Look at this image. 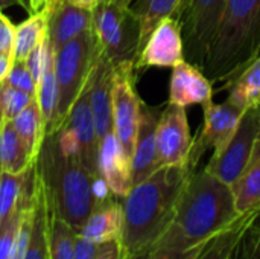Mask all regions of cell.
Wrapping results in <instances>:
<instances>
[{"mask_svg":"<svg viewBox=\"0 0 260 259\" xmlns=\"http://www.w3.org/2000/svg\"><path fill=\"white\" fill-rule=\"evenodd\" d=\"M183 61H186L183 26L178 18L169 17L160 21L145 43L137 58L136 70L151 67H175Z\"/></svg>","mask_w":260,"mask_h":259,"instance_id":"obj_12","label":"cell"},{"mask_svg":"<svg viewBox=\"0 0 260 259\" xmlns=\"http://www.w3.org/2000/svg\"><path fill=\"white\" fill-rule=\"evenodd\" d=\"M59 0H29V15L32 14H40V12H47L58 3Z\"/></svg>","mask_w":260,"mask_h":259,"instance_id":"obj_39","label":"cell"},{"mask_svg":"<svg viewBox=\"0 0 260 259\" xmlns=\"http://www.w3.org/2000/svg\"><path fill=\"white\" fill-rule=\"evenodd\" d=\"M34 189L35 163L21 174H11L0 169V229L30 203Z\"/></svg>","mask_w":260,"mask_h":259,"instance_id":"obj_19","label":"cell"},{"mask_svg":"<svg viewBox=\"0 0 260 259\" xmlns=\"http://www.w3.org/2000/svg\"><path fill=\"white\" fill-rule=\"evenodd\" d=\"M11 6H23L26 11L29 9V0H0V11Z\"/></svg>","mask_w":260,"mask_h":259,"instance_id":"obj_41","label":"cell"},{"mask_svg":"<svg viewBox=\"0 0 260 259\" xmlns=\"http://www.w3.org/2000/svg\"><path fill=\"white\" fill-rule=\"evenodd\" d=\"M254 226H256V227H259V229H260V217H259V220L256 221V224H254Z\"/></svg>","mask_w":260,"mask_h":259,"instance_id":"obj_49","label":"cell"},{"mask_svg":"<svg viewBox=\"0 0 260 259\" xmlns=\"http://www.w3.org/2000/svg\"><path fill=\"white\" fill-rule=\"evenodd\" d=\"M47 35V34H46ZM44 47H46V37L44 40L26 56L24 63H26V67L29 69L32 78L35 79L37 85L40 82V78H41V73H43V66H44Z\"/></svg>","mask_w":260,"mask_h":259,"instance_id":"obj_34","label":"cell"},{"mask_svg":"<svg viewBox=\"0 0 260 259\" xmlns=\"http://www.w3.org/2000/svg\"><path fill=\"white\" fill-rule=\"evenodd\" d=\"M116 3H119V5H123V6H129L134 0H114Z\"/></svg>","mask_w":260,"mask_h":259,"instance_id":"obj_44","label":"cell"},{"mask_svg":"<svg viewBox=\"0 0 260 259\" xmlns=\"http://www.w3.org/2000/svg\"><path fill=\"white\" fill-rule=\"evenodd\" d=\"M193 171L189 165L161 166L122 198L120 244L126 258L148 253L158 243L174 220L181 192Z\"/></svg>","mask_w":260,"mask_h":259,"instance_id":"obj_2","label":"cell"},{"mask_svg":"<svg viewBox=\"0 0 260 259\" xmlns=\"http://www.w3.org/2000/svg\"><path fill=\"white\" fill-rule=\"evenodd\" d=\"M260 209L239 215V218L227 229L209 240L197 259H233L241 246L245 243L251 227L259 220Z\"/></svg>","mask_w":260,"mask_h":259,"instance_id":"obj_21","label":"cell"},{"mask_svg":"<svg viewBox=\"0 0 260 259\" xmlns=\"http://www.w3.org/2000/svg\"><path fill=\"white\" fill-rule=\"evenodd\" d=\"M93 31L99 49L114 66H136L140 55V26L131 6L101 0L93 9Z\"/></svg>","mask_w":260,"mask_h":259,"instance_id":"obj_6","label":"cell"},{"mask_svg":"<svg viewBox=\"0 0 260 259\" xmlns=\"http://www.w3.org/2000/svg\"><path fill=\"white\" fill-rule=\"evenodd\" d=\"M260 52V0H225L204 69L215 79H230Z\"/></svg>","mask_w":260,"mask_h":259,"instance_id":"obj_4","label":"cell"},{"mask_svg":"<svg viewBox=\"0 0 260 259\" xmlns=\"http://www.w3.org/2000/svg\"><path fill=\"white\" fill-rule=\"evenodd\" d=\"M98 50V38L91 27L55 52V73L58 82L55 130L61 128L73 104L88 82Z\"/></svg>","mask_w":260,"mask_h":259,"instance_id":"obj_5","label":"cell"},{"mask_svg":"<svg viewBox=\"0 0 260 259\" xmlns=\"http://www.w3.org/2000/svg\"><path fill=\"white\" fill-rule=\"evenodd\" d=\"M101 244L85 240L79 234L75 238V259H98Z\"/></svg>","mask_w":260,"mask_h":259,"instance_id":"obj_37","label":"cell"},{"mask_svg":"<svg viewBox=\"0 0 260 259\" xmlns=\"http://www.w3.org/2000/svg\"><path fill=\"white\" fill-rule=\"evenodd\" d=\"M59 137L66 150L76 153L81 162L93 174L99 176V171H98L99 136L96 131L94 116H93V110L90 104L88 82L85 84L79 98L73 104L67 119L61 125Z\"/></svg>","mask_w":260,"mask_h":259,"instance_id":"obj_8","label":"cell"},{"mask_svg":"<svg viewBox=\"0 0 260 259\" xmlns=\"http://www.w3.org/2000/svg\"><path fill=\"white\" fill-rule=\"evenodd\" d=\"M35 96H30L18 89L9 87L5 82L0 84V108L5 121H12L20 111H23Z\"/></svg>","mask_w":260,"mask_h":259,"instance_id":"obj_31","label":"cell"},{"mask_svg":"<svg viewBox=\"0 0 260 259\" xmlns=\"http://www.w3.org/2000/svg\"><path fill=\"white\" fill-rule=\"evenodd\" d=\"M232 191L239 215L260 209V134L242 174L232 185Z\"/></svg>","mask_w":260,"mask_h":259,"instance_id":"obj_22","label":"cell"},{"mask_svg":"<svg viewBox=\"0 0 260 259\" xmlns=\"http://www.w3.org/2000/svg\"><path fill=\"white\" fill-rule=\"evenodd\" d=\"M3 122H5V118H3V113H2V108H0V130H2Z\"/></svg>","mask_w":260,"mask_h":259,"instance_id":"obj_47","label":"cell"},{"mask_svg":"<svg viewBox=\"0 0 260 259\" xmlns=\"http://www.w3.org/2000/svg\"><path fill=\"white\" fill-rule=\"evenodd\" d=\"M67 2H70V3H73L76 6H81V8H85V9H91L93 11L99 5L101 0H67Z\"/></svg>","mask_w":260,"mask_h":259,"instance_id":"obj_42","label":"cell"},{"mask_svg":"<svg viewBox=\"0 0 260 259\" xmlns=\"http://www.w3.org/2000/svg\"><path fill=\"white\" fill-rule=\"evenodd\" d=\"M161 111L155 107H149L142 102L139 128L134 142V151L131 157L133 166V186L148 179L160 166L157 153V125Z\"/></svg>","mask_w":260,"mask_h":259,"instance_id":"obj_16","label":"cell"},{"mask_svg":"<svg viewBox=\"0 0 260 259\" xmlns=\"http://www.w3.org/2000/svg\"><path fill=\"white\" fill-rule=\"evenodd\" d=\"M125 259H149V252L148 253H143V255H137V256H129V258L125 256Z\"/></svg>","mask_w":260,"mask_h":259,"instance_id":"obj_43","label":"cell"},{"mask_svg":"<svg viewBox=\"0 0 260 259\" xmlns=\"http://www.w3.org/2000/svg\"><path fill=\"white\" fill-rule=\"evenodd\" d=\"M78 231L50 212L49 215V259H75Z\"/></svg>","mask_w":260,"mask_h":259,"instance_id":"obj_30","label":"cell"},{"mask_svg":"<svg viewBox=\"0 0 260 259\" xmlns=\"http://www.w3.org/2000/svg\"><path fill=\"white\" fill-rule=\"evenodd\" d=\"M35 160L20 139L12 121H5L0 130V169L11 174L27 171Z\"/></svg>","mask_w":260,"mask_h":259,"instance_id":"obj_27","label":"cell"},{"mask_svg":"<svg viewBox=\"0 0 260 259\" xmlns=\"http://www.w3.org/2000/svg\"><path fill=\"white\" fill-rule=\"evenodd\" d=\"M259 134L260 114L257 110L245 111L230 142L219 153L212 154L204 169L232 186L242 174Z\"/></svg>","mask_w":260,"mask_h":259,"instance_id":"obj_9","label":"cell"},{"mask_svg":"<svg viewBox=\"0 0 260 259\" xmlns=\"http://www.w3.org/2000/svg\"><path fill=\"white\" fill-rule=\"evenodd\" d=\"M47 12L32 14L27 20L15 26V40L12 56L17 61H24L26 56L44 40L47 34Z\"/></svg>","mask_w":260,"mask_h":259,"instance_id":"obj_29","label":"cell"},{"mask_svg":"<svg viewBox=\"0 0 260 259\" xmlns=\"http://www.w3.org/2000/svg\"><path fill=\"white\" fill-rule=\"evenodd\" d=\"M49 205L35 174V189L32 202V223L24 259H49Z\"/></svg>","mask_w":260,"mask_h":259,"instance_id":"obj_23","label":"cell"},{"mask_svg":"<svg viewBox=\"0 0 260 259\" xmlns=\"http://www.w3.org/2000/svg\"><path fill=\"white\" fill-rule=\"evenodd\" d=\"M203 247L204 244L193 247L190 250H172V249L155 247L149 252V259H197Z\"/></svg>","mask_w":260,"mask_h":259,"instance_id":"obj_36","label":"cell"},{"mask_svg":"<svg viewBox=\"0 0 260 259\" xmlns=\"http://www.w3.org/2000/svg\"><path fill=\"white\" fill-rule=\"evenodd\" d=\"M251 232H253V234H256V235H259V240H260V229H257V227H254V226H253V227H251ZM256 259H260V255H257Z\"/></svg>","mask_w":260,"mask_h":259,"instance_id":"obj_46","label":"cell"},{"mask_svg":"<svg viewBox=\"0 0 260 259\" xmlns=\"http://www.w3.org/2000/svg\"><path fill=\"white\" fill-rule=\"evenodd\" d=\"M224 6L225 0H190L189 6L180 17L189 38L192 55L200 58L201 63L207 55Z\"/></svg>","mask_w":260,"mask_h":259,"instance_id":"obj_13","label":"cell"},{"mask_svg":"<svg viewBox=\"0 0 260 259\" xmlns=\"http://www.w3.org/2000/svg\"><path fill=\"white\" fill-rule=\"evenodd\" d=\"M256 110H257V113L260 114V98H259V104H257V107H256Z\"/></svg>","mask_w":260,"mask_h":259,"instance_id":"obj_48","label":"cell"},{"mask_svg":"<svg viewBox=\"0 0 260 259\" xmlns=\"http://www.w3.org/2000/svg\"><path fill=\"white\" fill-rule=\"evenodd\" d=\"M98 259H125L120 241H110V243L101 244Z\"/></svg>","mask_w":260,"mask_h":259,"instance_id":"obj_38","label":"cell"},{"mask_svg":"<svg viewBox=\"0 0 260 259\" xmlns=\"http://www.w3.org/2000/svg\"><path fill=\"white\" fill-rule=\"evenodd\" d=\"M6 85L9 87H14V89H18L30 96H37V90H38V85L35 82V79L32 78L29 69L26 67V63L24 61H17L14 60L12 66H11V70L6 76V79L3 81Z\"/></svg>","mask_w":260,"mask_h":259,"instance_id":"obj_32","label":"cell"},{"mask_svg":"<svg viewBox=\"0 0 260 259\" xmlns=\"http://www.w3.org/2000/svg\"><path fill=\"white\" fill-rule=\"evenodd\" d=\"M213 87L206 75L193 64L183 61L172 67L169 79V104L180 107L207 105L212 102Z\"/></svg>","mask_w":260,"mask_h":259,"instance_id":"obj_18","label":"cell"},{"mask_svg":"<svg viewBox=\"0 0 260 259\" xmlns=\"http://www.w3.org/2000/svg\"><path fill=\"white\" fill-rule=\"evenodd\" d=\"M254 227H256V226H254ZM257 229H259V227H257Z\"/></svg>","mask_w":260,"mask_h":259,"instance_id":"obj_50","label":"cell"},{"mask_svg":"<svg viewBox=\"0 0 260 259\" xmlns=\"http://www.w3.org/2000/svg\"><path fill=\"white\" fill-rule=\"evenodd\" d=\"M129 5L140 26V52L154 29L169 17H180L183 0H134Z\"/></svg>","mask_w":260,"mask_h":259,"instance_id":"obj_26","label":"cell"},{"mask_svg":"<svg viewBox=\"0 0 260 259\" xmlns=\"http://www.w3.org/2000/svg\"><path fill=\"white\" fill-rule=\"evenodd\" d=\"M14 63V56L12 55H8V53H0V84L6 79L9 70H11V66Z\"/></svg>","mask_w":260,"mask_h":259,"instance_id":"obj_40","label":"cell"},{"mask_svg":"<svg viewBox=\"0 0 260 259\" xmlns=\"http://www.w3.org/2000/svg\"><path fill=\"white\" fill-rule=\"evenodd\" d=\"M93 27V11L76 6L67 0H59L50 11L47 18V38L58 52L64 44L75 40L81 34Z\"/></svg>","mask_w":260,"mask_h":259,"instance_id":"obj_17","label":"cell"},{"mask_svg":"<svg viewBox=\"0 0 260 259\" xmlns=\"http://www.w3.org/2000/svg\"><path fill=\"white\" fill-rule=\"evenodd\" d=\"M111 197L102 202L87 218L79 229V235L96 244L110 241H120L123 231V209L122 202Z\"/></svg>","mask_w":260,"mask_h":259,"instance_id":"obj_20","label":"cell"},{"mask_svg":"<svg viewBox=\"0 0 260 259\" xmlns=\"http://www.w3.org/2000/svg\"><path fill=\"white\" fill-rule=\"evenodd\" d=\"M35 174L49 211L78 232L102 202L114 197L76 153L62 147L59 128L44 134L35 159Z\"/></svg>","mask_w":260,"mask_h":259,"instance_id":"obj_1","label":"cell"},{"mask_svg":"<svg viewBox=\"0 0 260 259\" xmlns=\"http://www.w3.org/2000/svg\"><path fill=\"white\" fill-rule=\"evenodd\" d=\"M37 99L40 104L43 124H44V134L55 130L56 121V108H58V82L55 73V52L49 43L46 35V47H44V66L43 73L38 82Z\"/></svg>","mask_w":260,"mask_h":259,"instance_id":"obj_25","label":"cell"},{"mask_svg":"<svg viewBox=\"0 0 260 259\" xmlns=\"http://www.w3.org/2000/svg\"><path fill=\"white\" fill-rule=\"evenodd\" d=\"M193 139L190 136L186 108L168 104L157 125V153L160 166L189 165Z\"/></svg>","mask_w":260,"mask_h":259,"instance_id":"obj_11","label":"cell"},{"mask_svg":"<svg viewBox=\"0 0 260 259\" xmlns=\"http://www.w3.org/2000/svg\"><path fill=\"white\" fill-rule=\"evenodd\" d=\"M98 171L110 192L119 200H122L133 188L131 157L123 150L114 131L108 133L99 142Z\"/></svg>","mask_w":260,"mask_h":259,"instance_id":"obj_15","label":"cell"},{"mask_svg":"<svg viewBox=\"0 0 260 259\" xmlns=\"http://www.w3.org/2000/svg\"><path fill=\"white\" fill-rule=\"evenodd\" d=\"M203 108L204 124L198 137L193 140L189 157V166L192 169L197 168L198 162L207 151H212V154L219 153L230 142L241 124L242 116L245 114V110L235 105L229 99L221 104H215L212 101Z\"/></svg>","mask_w":260,"mask_h":259,"instance_id":"obj_10","label":"cell"},{"mask_svg":"<svg viewBox=\"0 0 260 259\" xmlns=\"http://www.w3.org/2000/svg\"><path fill=\"white\" fill-rule=\"evenodd\" d=\"M238 218L232 186L206 169L193 171L181 192L171 226L152 249L190 250L206 244Z\"/></svg>","mask_w":260,"mask_h":259,"instance_id":"obj_3","label":"cell"},{"mask_svg":"<svg viewBox=\"0 0 260 259\" xmlns=\"http://www.w3.org/2000/svg\"><path fill=\"white\" fill-rule=\"evenodd\" d=\"M32 202V200H30ZM29 206V205H27ZM26 206V208H27ZM24 208V209H26ZM24 209L14 215L11 220H8L3 227L0 229V259H11L12 258V249H14V243H15V237L18 232V226H20V220L23 217Z\"/></svg>","mask_w":260,"mask_h":259,"instance_id":"obj_33","label":"cell"},{"mask_svg":"<svg viewBox=\"0 0 260 259\" xmlns=\"http://www.w3.org/2000/svg\"><path fill=\"white\" fill-rule=\"evenodd\" d=\"M12 124L24 147L27 148L30 157L35 160L44 137V124L37 96L29 102V105L23 111H20L12 119Z\"/></svg>","mask_w":260,"mask_h":259,"instance_id":"obj_28","label":"cell"},{"mask_svg":"<svg viewBox=\"0 0 260 259\" xmlns=\"http://www.w3.org/2000/svg\"><path fill=\"white\" fill-rule=\"evenodd\" d=\"M142 102L136 90V66L133 63L114 66L113 131L129 157L134 151Z\"/></svg>","mask_w":260,"mask_h":259,"instance_id":"obj_7","label":"cell"},{"mask_svg":"<svg viewBox=\"0 0 260 259\" xmlns=\"http://www.w3.org/2000/svg\"><path fill=\"white\" fill-rule=\"evenodd\" d=\"M229 101L248 111L257 107L260 98V52L256 53L225 85Z\"/></svg>","mask_w":260,"mask_h":259,"instance_id":"obj_24","label":"cell"},{"mask_svg":"<svg viewBox=\"0 0 260 259\" xmlns=\"http://www.w3.org/2000/svg\"><path fill=\"white\" fill-rule=\"evenodd\" d=\"M15 40V26L0 11V53L12 55Z\"/></svg>","mask_w":260,"mask_h":259,"instance_id":"obj_35","label":"cell"},{"mask_svg":"<svg viewBox=\"0 0 260 259\" xmlns=\"http://www.w3.org/2000/svg\"><path fill=\"white\" fill-rule=\"evenodd\" d=\"M113 79L114 64L99 49L88 78L90 104L94 116L99 142L102 137L113 131Z\"/></svg>","mask_w":260,"mask_h":259,"instance_id":"obj_14","label":"cell"},{"mask_svg":"<svg viewBox=\"0 0 260 259\" xmlns=\"http://www.w3.org/2000/svg\"><path fill=\"white\" fill-rule=\"evenodd\" d=\"M189 2H190V0H183V8H181V14H180V17L183 15V12H184V11H186V8L189 6ZM180 17H178V18H180Z\"/></svg>","mask_w":260,"mask_h":259,"instance_id":"obj_45","label":"cell"}]
</instances>
